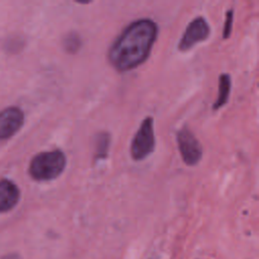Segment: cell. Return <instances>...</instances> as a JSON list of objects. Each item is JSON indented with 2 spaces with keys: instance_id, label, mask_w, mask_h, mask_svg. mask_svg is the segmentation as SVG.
Returning <instances> with one entry per match:
<instances>
[{
  "instance_id": "cell-1",
  "label": "cell",
  "mask_w": 259,
  "mask_h": 259,
  "mask_svg": "<svg viewBox=\"0 0 259 259\" xmlns=\"http://www.w3.org/2000/svg\"><path fill=\"white\" fill-rule=\"evenodd\" d=\"M158 35V25L149 18L128 24L114 39L108 51V61L118 72L131 71L149 57Z\"/></svg>"
},
{
  "instance_id": "cell-2",
  "label": "cell",
  "mask_w": 259,
  "mask_h": 259,
  "mask_svg": "<svg viewBox=\"0 0 259 259\" xmlns=\"http://www.w3.org/2000/svg\"><path fill=\"white\" fill-rule=\"evenodd\" d=\"M66 156L61 150L37 154L29 164V174L37 181H49L62 174L66 167Z\"/></svg>"
},
{
  "instance_id": "cell-3",
  "label": "cell",
  "mask_w": 259,
  "mask_h": 259,
  "mask_svg": "<svg viewBox=\"0 0 259 259\" xmlns=\"http://www.w3.org/2000/svg\"><path fill=\"white\" fill-rule=\"evenodd\" d=\"M155 149L154 120L147 116L142 121L131 144V156L135 161L146 159Z\"/></svg>"
},
{
  "instance_id": "cell-4",
  "label": "cell",
  "mask_w": 259,
  "mask_h": 259,
  "mask_svg": "<svg viewBox=\"0 0 259 259\" xmlns=\"http://www.w3.org/2000/svg\"><path fill=\"white\" fill-rule=\"evenodd\" d=\"M176 139L183 162L188 166L196 165L201 159L202 148L192 132L183 127L177 133Z\"/></svg>"
},
{
  "instance_id": "cell-5",
  "label": "cell",
  "mask_w": 259,
  "mask_h": 259,
  "mask_svg": "<svg viewBox=\"0 0 259 259\" xmlns=\"http://www.w3.org/2000/svg\"><path fill=\"white\" fill-rule=\"evenodd\" d=\"M209 25L203 17L198 16L194 18L192 21H190V23L184 30V33L182 34L181 39L178 44V50L181 52H186L190 50L198 42L206 39L209 35Z\"/></svg>"
},
{
  "instance_id": "cell-6",
  "label": "cell",
  "mask_w": 259,
  "mask_h": 259,
  "mask_svg": "<svg viewBox=\"0 0 259 259\" xmlns=\"http://www.w3.org/2000/svg\"><path fill=\"white\" fill-rule=\"evenodd\" d=\"M23 112L14 106L0 111V140L13 136L23 124Z\"/></svg>"
},
{
  "instance_id": "cell-7",
  "label": "cell",
  "mask_w": 259,
  "mask_h": 259,
  "mask_svg": "<svg viewBox=\"0 0 259 259\" xmlns=\"http://www.w3.org/2000/svg\"><path fill=\"white\" fill-rule=\"evenodd\" d=\"M19 199V189L7 179L0 180V212L7 211L15 206Z\"/></svg>"
},
{
  "instance_id": "cell-8",
  "label": "cell",
  "mask_w": 259,
  "mask_h": 259,
  "mask_svg": "<svg viewBox=\"0 0 259 259\" xmlns=\"http://www.w3.org/2000/svg\"><path fill=\"white\" fill-rule=\"evenodd\" d=\"M230 92H231V77L227 73L222 74L219 80V94H218L217 100L212 105V108L214 110L222 108L228 102Z\"/></svg>"
},
{
  "instance_id": "cell-9",
  "label": "cell",
  "mask_w": 259,
  "mask_h": 259,
  "mask_svg": "<svg viewBox=\"0 0 259 259\" xmlns=\"http://www.w3.org/2000/svg\"><path fill=\"white\" fill-rule=\"evenodd\" d=\"M110 137L107 133L99 134L96 140V151L95 155L97 159H104L107 156L109 149Z\"/></svg>"
},
{
  "instance_id": "cell-10",
  "label": "cell",
  "mask_w": 259,
  "mask_h": 259,
  "mask_svg": "<svg viewBox=\"0 0 259 259\" xmlns=\"http://www.w3.org/2000/svg\"><path fill=\"white\" fill-rule=\"evenodd\" d=\"M80 47H81V38L77 33L75 32L69 33L64 38V48L68 53L74 54L79 50Z\"/></svg>"
},
{
  "instance_id": "cell-11",
  "label": "cell",
  "mask_w": 259,
  "mask_h": 259,
  "mask_svg": "<svg viewBox=\"0 0 259 259\" xmlns=\"http://www.w3.org/2000/svg\"><path fill=\"white\" fill-rule=\"evenodd\" d=\"M233 19H234V10L230 9L226 13V19L224 23V28H223V38L227 39L230 37L231 32H232V24H233Z\"/></svg>"
}]
</instances>
